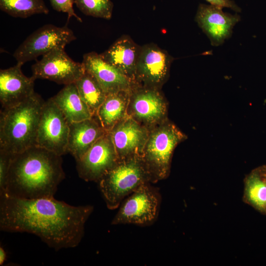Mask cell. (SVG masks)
<instances>
[{"label": "cell", "mask_w": 266, "mask_h": 266, "mask_svg": "<svg viewBox=\"0 0 266 266\" xmlns=\"http://www.w3.org/2000/svg\"><path fill=\"white\" fill-rule=\"evenodd\" d=\"M90 205L73 206L54 198L25 199L0 194V229L33 233L59 250L81 242L93 212Z\"/></svg>", "instance_id": "obj_1"}, {"label": "cell", "mask_w": 266, "mask_h": 266, "mask_svg": "<svg viewBox=\"0 0 266 266\" xmlns=\"http://www.w3.org/2000/svg\"><path fill=\"white\" fill-rule=\"evenodd\" d=\"M62 156L34 146L13 155L4 191L25 199L54 198L65 179Z\"/></svg>", "instance_id": "obj_2"}, {"label": "cell", "mask_w": 266, "mask_h": 266, "mask_svg": "<svg viewBox=\"0 0 266 266\" xmlns=\"http://www.w3.org/2000/svg\"><path fill=\"white\" fill-rule=\"evenodd\" d=\"M45 101L34 93L13 106L1 108L0 149L13 154L36 146L37 132Z\"/></svg>", "instance_id": "obj_3"}, {"label": "cell", "mask_w": 266, "mask_h": 266, "mask_svg": "<svg viewBox=\"0 0 266 266\" xmlns=\"http://www.w3.org/2000/svg\"><path fill=\"white\" fill-rule=\"evenodd\" d=\"M187 137L168 119L149 130L140 157L149 174L151 183L167 177L174 150Z\"/></svg>", "instance_id": "obj_4"}, {"label": "cell", "mask_w": 266, "mask_h": 266, "mask_svg": "<svg viewBox=\"0 0 266 266\" xmlns=\"http://www.w3.org/2000/svg\"><path fill=\"white\" fill-rule=\"evenodd\" d=\"M98 183L107 208L114 210L141 185L151 182L140 157L135 156L119 160Z\"/></svg>", "instance_id": "obj_5"}, {"label": "cell", "mask_w": 266, "mask_h": 266, "mask_svg": "<svg viewBox=\"0 0 266 266\" xmlns=\"http://www.w3.org/2000/svg\"><path fill=\"white\" fill-rule=\"evenodd\" d=\"M161 196L158 189L146 183L122 201L112 220V225H149L158 217Z\"/></svg>", "instance_id": "obj_6"}, {"label": "cell", "mask_w": 266, "mask_h": 266, "mask_svg": "<svg viewBox=\"0 0 266 266\" xmlns=\"http://www.w3.org/2000/svg\"><path fill=\"white\" fill-rule=\"evenodd\" d=\"M76 39L73 31L66 25H45L28 36L15 51L13 57L17 63L22 66L57 48H65Z\"/></svg>", "instance_id": "obj_7"}, {"label": "cell", "mask_w": 266, "mask_h": 266, "mask_svg": "<svg viewBox=\"0 0 266 266\" xmlns=\"http://www.w3.org/2000/svg\"><path fill=\"white\" fill-rule=\"evenodd\" d=\"M69 125L51 98L45 101L41 112L36 146L60 156L66 154Z\"/></svg>", "instance_id": "obj_8"}, {"label": "cell", "mask_w": 266, "mask_h": 266, "mask_svg": "<svg viewBox=\"0 0 266 266\" xmlns=\"http://www.w3.org/2000/svg\"><path fill=\"white\" fill-rule=\"evenodd\" d=\"M127 114L149 130L167 119V103L160 89L136 85L131 92Z\"/></svg>", "instance_id": "obj_9"}, {"label": "cell", "mask_w": 266, "mask_h": 266, "mask_svg": "<svg viewBox=\"0 0 266 266\" xmlns=\"http://www.w3.org/2000/svg\"><path fill=\"white\" fill-rule=\"evenodd\" d=\"M64 48H57L42 56L32 66V77L65 85L75 83L84 73L82 63L72 60Z\"/></svg>", "instance_id": "obj_10"}, {"label": "cell", "mask_w": 266, "mask_h": 266, "mask_svg": "<svg viewBox=\"0 0 266 266\" xmlns=\"http://www.w3.org/2000/svg\"><path fill=\"white\" fill-rule=\"evenodd\" d=\"M173 58L154 43L141 47L135 75V82L143 87L160 89L168 79Z\"/></svg>", "instance_id": "obj_11"}, {"label": "cell", "mask_w": 266, "mask_h": 266, "mask_svg": "<svg viewBox=\"0 0 266 266\" xmlns=\"http://www.w3.org/2000/svg\"><path fill=\"white\" fill-rule=\"evenodd\" d=\"M108 132L99 139L76 162L79 176L86 181L98 182L119 162Z\"/></svg>", "instance_id": "obj_12"}, {"label": "cell", "mask_w": 266, "mask_h": 266, "mask_svg": "<svg viewBox=\"0 0 266 266\" xmlns=\"http://www.w3.org/2000/svg\"><path fill=\"white\" fill-rule=\"evenodd\" d=\"M240 19L237 14L224 12L222 8L204 4L199 5L195 17L198 26L214 46L222 44L230 37Z\"/></svg>", "instance_id": "obj_13"}, {"label": "cell", "mask_w": 266, "mask_h": 266, "mask_svg": "<svg viewBox=\"0 0 266 266\" xmlns=\"http://www.w3.org/2000/svg\"><path fill=\"white\" fill-rule=\"evenodd\" d=\"M149 130L128 116L108 132L119 160L140 156Z\"/></svg>", "instance_id": "obj_14"}, {"label": "cell", "mask_w": 266, "mask_h": 266, "mask_svg": "<svg viewBox=\"0 0 266 266\" xmlns=\"http://www.w3.org/2000/svg\"><path fill=\"white\" fill-rule=\"evenodd\" d=\"M82 63L106 95L120 91H132L137 85L95 52L85 54Z\"/></svg>", "instance_id": "obj_15"}, {"label": "cell", "mask_w": 266, "mask_h": 266, "mask_svg": "<svg viewBox=\"0 0 266 266\" xmlns=\"http://www.w3.org/2000/svg\"><path fill=\"white\" fill-rule=\"evenodd\" d=\"M22 65L17 64L0 70V101L2 108L15 105L34 93V81L22 71Z\"/></svg>", "instance_id": "obj_16"}, {"label": "cell", "mask_w": 266, "mask_h": 266, "mask_svg": "<svg viewBox=\"0 0 266 266\" xmlns=\"http://www.w3.org/2000/svg\"><path fill=\"white\" fill-rule=\"evenodd\" d=\"M67 152L76 161L80 159L90 148L106 132L97 117L73 122L69 125Z\"/></svg>", "instance_id": "obj_17"}, {"label": "cell", "mask_w": 266, "mask_h": 266, "mask_svg": "<svg viewBox=\"0 0 266 266\" xmlns=\"http://www.w3.org/2000/svg\"><path fill=\"white\" fill-rule=\"evenodd\" d=\"M141 47L129 35H123L100 55L106 62L135 82L136 67Z\"/></svg>", "instance_id": "obj_18"}, {"label": "cell", "mask_w": 266, "mask_h": 266, "mask_svg": "<svg viewBox=\"0 0 266 266\" xmlns=\"http://www.w3.org/2000/svg\"><path fill=\"white\" fill-rule=\"evenodd\" d=\"M51 98L69 124L93 117L87 105L81 98L75 83L65 85Z\"/></svg>", "instance_id": "obj_19"}, {"label": "cell", "mask_w": 266, "mask_h": 266, "mask_svg": "<svg viewBox=\"0 0 266 266\" xmlns=\"http://www.w3.org/2000/svg\"><path fill=\"white\" fill-rule=\"evenodd\" d=\"M131 92L120 91L106 95L95 115L103 128L109 132L118 122L128 116Z\"/></svg>", "instance_id": "obj_20"}, {"label": "cell", "mask_w": 266, "mask_h": 266, "mask_svg": "<svg viewBox=\"0 0 266 266\" xmlns=\"http://www.w3.org/2000/svg\"><path fill=\"white\" fill-rule=\"evenodd\" d=\"M243 197L247 203L266 215V177L261 166L245 178Z\"/></svg>", "instance_id": "obj_21"}, {"label": "cell", "mask_w": 266, "mask_h": 266, "mask_svg": "<svg viewBox=\"0 0 266 266\" xmlns=\"http://www.w3.org/2000/svg\"><path fill=\"white\" fill-rule=\"evenodd\" d=\"M75 84L81 98L95 116L105 100L106 94L94 77L86 70Z\"/></svg>", "instance_id": "obj_22"}, {"label": "cell", "mask_w": 266, "mask_h": 266, "mask_svg": "<svg viewBox=\"0 0 266 266\" xmlns=\"http://www.w3.org/2000/svg\"><path fill=\"white\" fill-rule=\"evenodd\" d=\"M0 9L12 17L22 18L49 12L43 0H0Z\"/></svg>", "instance_id": "obj_23"}, {"label": "cell", "mask_w": 266, "mask_h": 266, "mask_svg": "<svg viewBox=\"0 0 266 266\" xmlns=\"http://www.w3.org/2000/svg\"><path fill=\"white\" fill-rule=\"evenodd\" d=\"M74 3L84 14L109 20L112 16L113 3L111 0H73Z\"/></svg>", "instance_id": "obj_24"}, {"label": "cell", "mask_w": 266, "mask_h": 266, "mask_svg": "<svg viewBox=\"0 0 266 266\" xmlns=\"http://www.w3.org/2000/svg\"><path fill=\"white\" fill-rule=\"evenodd\" d=\"M13 155L0 149V194L5 190Z\"/></svg>", "instance_id": "obj_25"}, {"label": "cell", "mask_w": 266, "mask_h": 266, "mask_svg": "<svg viewBox=\"0 0 266 266\" xmlns=\"http://www.w3.org/2000/svg\"><path fill=\"white\" fill-rule=\"evenodd\" d=\"M52 7L56 11L66 13L67 14V21L71 17H74L79 22L82 19L75 12L73 5V0H49Z\"/></svg>", "instance_id": "obj_26"}, {"label": "cell", "mask_w": 266, "mask_h": 266, "mask_svg": "<svg viewBox=\"0 0 266 266\" xmlns=\"http://www.w3.org/2000/svg\"><path fill=\"white\" fill-rule=\"evenodd\" d=\"M210 5L222 8L224 7L229 8L233 11L239 12L241 11L240 8L232 0H205Z\"/></svg>", "instance_id": "obj_27"}, {"label": "cell", "mask_w": 266, "mask_h": 266, "mask_svg": "<svg viewBox=\"0 0 266 266\" xmlns=\"http://www.w3.org/2000/svg\"><path fill=\"white\" fill-rule=\"evenodd\" d=\"M6 253L3 248L0 247V265H3L6 259Z\"/></svg>", "instance_id": "obj_28"}]
</instances>
